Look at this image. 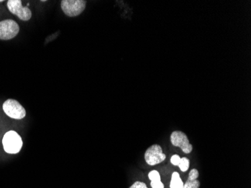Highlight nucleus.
I'll return each instance as SVG.
<instances>
[{"instance_id":"f03ea898","label":"nucleus","mask_w":251,"mask_h":188,"mask_svg":"<svg viewBox=\"0 0 251 188\" xmlns=\"http://www.w3.org/2000/svg\"><path fill=\"white\" fill-rule=\"evenodd\" d=\"M87 2L84 0H63L61 8L67 16L76 17L81 15L84 11Z\"/></svg>"},{"instance_id":"f8f14e48","label":"nucleus","mask_w":251,"mask_h":188,"mask_svg":"<svg viewBox=\"0 0 251 188\" xmlns=\"http://www.w3.org/2000/svg\"><path fill=\"white\" fill-rule=\"evenodd\" d=\"M180 161V158L177 155H173V156L171 158V162H172L174 166H178Z\"/></svg>"},{"instance_id":"1a4fd4ad","label":"nucleus","mask_w":251,"mask_h":188,"mask_svg":"<svg viewBox=\"0 0 251 188\" xmlns=\"http://www.w3.org/2000/svg\"><path fill=\"white\" fill-rule=\"evenodd\" d=\"M148 177L151 180V186L152 188H164V185L162 183L160 175L157 171H151L148 174Z\"/></svg>"},{"instance_id":"4468645a","label":"nucleus","mask_w":251,"mask_h":188,"mask_svg":"<svg viewBox=\"0 0 251 188\" xmlns=\"http://www.w3.org/2000/svg\"><path fill=\"white\" fill-rule=\"evenodd\" d=\"M3 2V0H0V2Z\"/></svg>"},{"instance_id":"9d476101","label":"nucleus","mask_w":251,"mask_h":188,"mask_svg":"<svg viewBox=\"0 0 251 188\" xmlns=\"http://www.w3.org/2000/svg\"><path fill=\"white\" fill-rule=\"evenodd\" d=\"M170 188H184V183L182 182L178 172H174L172 175Z\"/></svg>"},{"instance_id":"9b49d317","label":"nucleus","mask_w":251,"mask_h":188,"mask_svg":"<svg viewBox=\"0 0 251 188\" xmlns=\"http://www.w3.org/2000/svg\"><path fill=\"white\" fill-rule=\"evenodd\" d=\"M178 166L182 172H186L188 170L189 167H190V160L187 158H180Z\"/></svg>"},{"instance_id":"ddd939ff","label":"nucleus","mask_w":251,"mask_h":188,"mask_svg":"<svg viewBox=\"0 0 251 188\" xmlns=\"http://www.w3.org/2000/svg\"><path fill=\"white\" fill-rule=\"evenodd\" d=\"M129 188H148V187L143 182H136Z\"/></svg>"},{"instance_id":"423d86ee","label":"nucleus","mask_w":251,"mask_h":188,"mask_svg":"<svg viewBox=\"0 0 251 188\" xmlns=\"http://www.w3.org/2000/svg\"><path fill=\"white\" fill-rule=\"evenodd\" d=\"M18 24L12 20H4L0 22V39L9 40L13 39L19 32Z\"/></svg>"},{"instance_id":"39448f33","label":"nucleus","mask_w":251,"mask_h":188,"mask_svg":"<svg viewBox=\"0 0 251 188\" xmlns=\"http://www.w3.org/2000/svg\"><path fill=\"white\" fill-rule=\"evenodd\" d=\"M7 6L10 12L21 21H27L32 18V11L27 7L23 6L21 0H8Z\"/></svg>"},{"instance_id":"20e7f679","label":"nucleus","mask_w":251,"mask_h":188,"mask_svg":"<svg viewBox=\"0 0 251 188\" xmlns=\"http://www.w3.org/2000/svg\"><path fill=\"white\" fill-rule=\"evenodd\" d=\"M166 155L163 153L161 146L159 145H151L147 149L145 154V159L150 166H155L166 160Z\"/></svg>"},{"instance_id":"6e6552de","label":"nucleus","mask_w":251,"mask_h":188,"mask_svg":"<svg viewBox=\"0 0 251 188\" xmlns=\"http://www.w3.org/2000/svg\"><path fill=\"white\" fill-rule=\"evenodd\" d=\"M199 171L197 169H193L189 173L187 182L184 183V188H200V182L198 179Z\"/></svg>"},{"instance_id":"7ed1b4c3","label":"nucleus","mask_w":251,"mask_h":188,"mask_svg":"<svg viewBox=\"0 0 251 188\" xmlns=\"http://www.w3.org/2000/svg\"><path fill=\"white\" fill-rule=\"evenodd\" d=\"M4 112L8 117L14 118V119L21 120L26 116V110L18 103L17 100H6L2 106Z\"/></svg>"},{"instance_id":"0eeeda50","label":"nucleus","mask_w":251,"mask_h":188,"mask_svg":"<svg viewBox=\"0 0 251 188\" xmlns=\"http://www.w3.org/2000/svg\"><path fill=\"white\" fill-rule=\"evenodd\" d=\"M170 140L174 146L178 147L185 154H190L193 151V145L190 143L187 135L182 131H174L171 134Z\"/></svg>"},{"instance_id":"f257e3e1","label":"nucleus","mask_w":251,"mask_h":188,"mask_svg":"<svg viewBox=\"0 0 251 188\" xmlns=\"http://www.w3.org/2000/svg\"><path fill=\"white\" fill-rule=\"evenodd\" d=\"M4 150L8 154H17L23 146L21 137L15 131H8L2 138Z\"/></svg>"}]
</instances>
